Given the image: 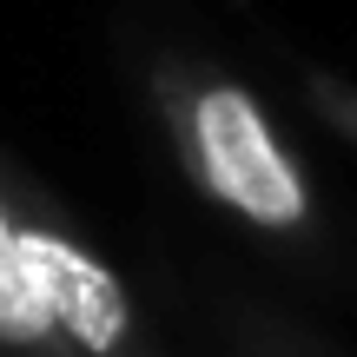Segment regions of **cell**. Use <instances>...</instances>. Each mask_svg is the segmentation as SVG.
<instances>
[{
	"label": "cell",
	"mask_w": 357,
	"mask_h": 357,
	"mask_svg": "<svg viewBox=\"0 0 357 357\" xmlns=\"http://www.w3.org/2000/svg\"><path fill=\"white\" fill-rule=\"evenodd\" d=\"M178 132H185V153L199 185L218 205L245 218L258 231H305L311 225V185L291 166V153L278 146L265 106L252 100L231 79L212 86H192L178 106Z\"/></svg>",
	"instance_id": "obj_1"
},
{
	"label": "cell",
	"mask_w": 357,
	"mask_h": 357,
	"mask_svg": "<svg viewBox=\"0 0 357 357\" xmlns=\"http://www.w3.org/2000/svg\"><path fill=\"white\" fill-rule=\"evenodd\" d=\"M311 100H318L324 113H331L337 126H344L351 139H357V93H351V86H331V79H311Z\"/></svg>",
	"instance_id": "obj_4"
},
{
	"label": "cell",
	"mask_w": 357,
	"mask_h": 357,
	"mask_svg": "<svg viewBox=\"0 0 357 357\" xmlns=\"http://www.w3.org/2000/svg\"><path fill=\"white\" fill-rule=\"evenodd\" d=\"M13 238H20L26 284H33L53 337H66V344L86 351V357H119L132 344V298H126V284H119L79 238L40 225V218H13Z\"/></svg>",
	"instance_id": "obj_2"
},
{
	"label": "cell",
	"mask_w": 357,
	"mask_h": 357,
	"mask_svg": "<svg viewBox=\"0 0 357 357\" xmlns=\"http://www.w3.org/2000/svg\"><path fill=\"white\" fill-rule=\"evenodd\" d=\"M0 344H7V351L53 344V324H47V311H40L33 284H26L20 238H13V212H7V205H0Z\"/></svg>",
	"instance_id": "obj_3"
}]
</instances>
